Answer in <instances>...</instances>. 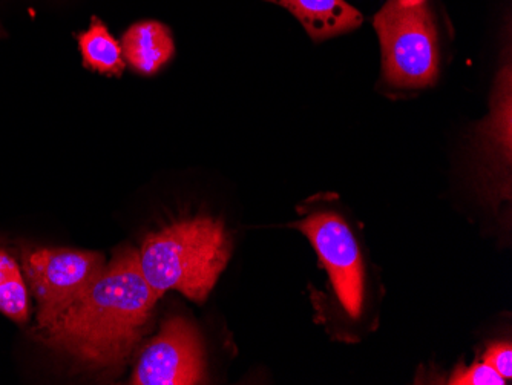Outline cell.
<instances>
[{
  "label": "cell",
  "mask_w": 512,
  "mask_h": 385,
  "mask_svg": "<svg viewBox=\"0 0 512 385\" xmlns=\"http://www.w3.org/2000/svg\"><path fill=\"white\" fill-rule=\"evenodd\" d=\"M160 300L143 277L134 247H119L85 292L37 338L88 372L122 369L140 346Z\"/></svg>",
  "instance_id": "6da1fadb"
},
{
  "label": "cell",
  "mask_w": 512,
  "mask_h": 385,
  "mask_svg": "<svg viewBox=\"0 0 512 385\" xmlns=\"http://www.w3.org/2000/svg\"><path fill=\"white\" fill-rule=\"evenodd\" d=\"M230 255L232 237L223 221L198 215L151 232L138 251V261L158 297L175 290L194 303H204Z\"/></svg>",
  "instance_id": "7a4b0ae2"
},
{
  "label": "cell",
  "mask_w": 512,
  "mask_h": 385,
  "mask_svg": "<svg viewBox=\"0 0 512 385\" xmlns=\"http://www.w3.org/2000/svg\"><path fill=\"white\" fill-rule=\"evenodd\" d=\"M382 51V80L394 89L434 85L440 70L439 36L430 5L399 11L382 7L373 19Z\"/></svg>",
  "instance_id": "3957f363"
},
{
  "label": "cell",
  "mask_w": 512,
  "mask_h": 385,
  "mask_svg": "<svg viewBox=\"0 0 512 385\" xmlns=\"http://www.w3.org/2000/svg\"><path fill=\"white\" fill-rule=\"evenodd\" d=\"M22 264L37 303L36 329H42L85 292L106 261L100 252L42 247L23 252Z\"/></svg>",
  "instance_id": "277c9868"
},
{
  "label": "cell",
  "mask_w": 512,
  "mask_h": 385,
  "mask_svg": "<svg viewBox=\"0 0 512 385\" xmlns=\"http://www.w3.org/2000/svg\"><path fill=\"white\" fill-rule=\"evenodd\" d=\"M315 247L321 266L332 278L339 303L350 318L364 312L365 266L356 235L347 221L333 211H313L293 224Z\"/></svg>",
  "instance_id": "5b68a950"
},
{
  "label": "cell",
  "mask_w": 512,
  "mask_h": 385,
  "mask_svg": "<svg viewBox=\"0 0 512 385\" xmlns=\"http://www.w3.org/2000/svg\"><path fill=\"white\" fill-rule=\"evenodd\" d=\"M204 373L206 362L197 327L183 316H172L138 356L129 384H201Z\"/></svg>",
  "instance_id": "8992f818"
},
{
  "label": "cell",
  "mask_w": 512,
  "mask_h": 385,
  "mask_svg": "<svg viewBox=\"0 0 512 385\" xmlns=\"http://www.w3.org/2000/svg\"><path fill=\"white\" fill-rule=\"evenodd\" d=\"M479 152L485 158L486 168L496 172L500 181L511 172L512 149V70L506 62L497 73L491 96L490 114L480 126Z\"/></svg>",
  "instance_id": "52a82bcc"
},
{
  "label": "cell",
  "mask_w": 512,
  "mask_h": 385,
  "mask_svg": "<svg viewBox=\"0 0 512 385\" xmlns=\"http://www.w3.org/2000/svg\"><path fill=\"white\" fill-rule=\"evenodd\" d=\"M289 11L315 42L358 30L364 16L347 0H266Z\"/></svg>",
  "instance_id": "ba28073f"
},
{
  "label": "cell",
  "mask_w": 512,
  "mask_h": 385,
  "mask_svg": "<svg viewBox=\"0 0 512 385\" xmlns=\"http://www.w3.org/2000/svg\"><path fill=\"white\" fill-rule=\"evenodd\" d=\"M120 43L126 66L140 76H155L175 56L174 34L158 20L135 22L125 31Z\"/></svg>",
  "instance_id": "9c48e42d"
},
{
  "label": "cell",
  "mask_w": 512,
  "mask_h": 385,
  "mask_svg": "<svg viewBox=\"0 0 512 385\" xmlns=\"http://www.w3.org/2000/svg\"><path fill=\"white\" fill-rule=\"evenodd\" d=\"M77 45L88 70L106 77H122L125 73L122 43L115 39L100 17H92L88 28L77 34Z\"/></svg>",
  "instance_id": "30bf717a"
},
{
  "label": "cell",
  "mask_w": 512,
  "mask_h": 385,
  "mask_svg": "<svg viewBox=\"0 0 512 385\" xmlns=\"http://www.w3.org/2000/svg\"><path fill=\"white\" fill-rule=\"evenodd\" d=\"M30 287L16 258L0 246V313L17 324L30 320Z\"/></svg>",
  "instance_id": "8fae6325"
},
{
  "label": "cell",
  "mask_w": 512,
  "mask_h": 385,
  "mask_svg": "<svg viewBox=\"0 0 512 385\" xmlns=\"http://www.w3.org/2000/svg\"><path fill=\"white\" fill-rule=\"evenodd\" d=\"M450 384L454 385H505L502 378L493 367L486 362H476L473 366L457 369L451 376Z\"/></svg>",
  "instance_id": "7c38bea8"
},
{
  "label": "cell",
  "mask_w": 512,
  "mask_h": 385,
  "mask_svg": "<svg viewBox=\"0 0 512 385\" xmlns=\"http://www.w3.org/2000/svg\"><path fill=\"white\" fill-rule=\"evenodd\" d=\"M483 362L493 367L506 381L512 378V349L509 343H497L486 349Z\"/></svg>",
  "instance_id": "4fadbf2b"
},
{
  "label": "cell",
  "mask_w": 512,
  "mask_h": 385,
  "mask_svg": "<svg viewBox=\"0 0 512 385\" xmlns=\"http://www.w3.org/2000/svg\"><path fill=\"white\" fill-rule=\"evenodd\" d=\"M430 5V0H387L384 8L391 11H399V13H407V11L421 10V8Z\"/></svg>",
  "instance_id": "5bb4252c"
},
{
  "label": "cell",
  "mask_w": 512,
  "mask_h": 385,
  "mask_svg": "<svg viewBox=\"0 0 512 385\" xmlns=\"http://www.w3.org/2000/svg\"><path fill=\"white\" fill-rule=\"evenodd\" d=\"M5 36L4 27H2V22H0V39Z\"/></svg>",
  "instance_id": "9a60e30c"
}]
</instances>
